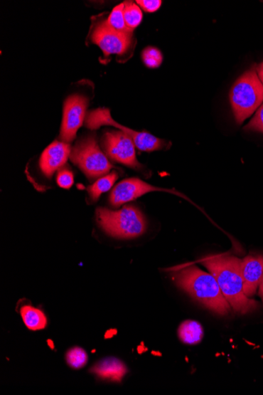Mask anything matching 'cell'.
I'll use <instances>...</instances> for the list:
<instances>
[{"label":"cell","instance_id":"obj_1","mask_svg":"<svg viewBox=\"0 0 263 395\" xmlns=\"http://www.w3.org/2000/svg\"><path fill=\"white\" fill-rule=\"evenodd\" d=\"M201 263L215 278L233 311L239 314H247L259 308V302L245 294L241 270L242 260L235 256L221 255L203 260Z\"/></svg>","mask_w":263,"mask_h":395},{"label":"cell","instance_id":"obj_2","mask_svg":"<svg viewBox=\"0 0 263 395\" xmlns=\"http://www.w3.org/2000/svg\"><path fill=\"white\" fill-rule=\"evenodd\" d=\"M177 286L205 308L219 316H226L231 306L218 286L215 278L195 265L180 268L171 275Z\"/></svg>","mask_w":263,"mask_h":395},{"label":"cell","instance_id":"obj_3","mask_svg":"<svg viewBox=\"0 0 263 395\" xmlns=\"http://www.w3.org/2000/svg\"><path fill=\"white\" fill-rule=\"evenodd\" d=\"M97 219L100 228L107 235L116 238H135L142 236L147 230L144 216L134 206H124L117 211L99 208Z\"/></svg>","mask_w":263,"mask_h":395},{"label":"cell","instance_id":"obj_4","mask_svg":"<svg viewBox=\"0 0 263 395\" xmlns=\"http://www.w3.org/2000/svg\"><path fill=\"white\" fill-rule=\"evenodd\" d=\"M263 101V85L254 70L240 77L230 92V103L238 124L257 111Z\"/></svg>","mask_w":263,"mask_h":395},{"label":"cell","instance_id":"obj_5","mask_svg":"<svg viewBox=\"0 0 263 395\" xmlns=\"http://www.w3.org/2000/svg\"><path fill=\"white\" fill-rule=\"evenodd\" d=\"M73 164L77 166L90 180L100 179L112 170V165L101 151L97 138L87 136L80 140L70 152Z\"/></svg>","mask_w":263,"mask_h":395},{"label":"cell","instance_id":"obj_6","mask_svg":"<svg viewBox=\"0 0 263 395\" xmlns=\"http://www.w3.org/2000/svg\"><path fill=\"white\" fill-rule=\"evenodd\" d=\"M90 39L105 56H123L132 48L133 34L117 32L107 25L106 20L99 19L92 21Z\"/></svg>","mask_w":263,"mask_h":395},{"label":"cell","instance_id":"obj_7","mask_svg":"<svg viewBox=\"0 0 263 395\" xmlns=\"http://www.w3.org/2000/svg\"><path fill=\"white\" fill-rule=\"evenodd\" d=\"M102 146L107 156L133 169H140L142 165L138 162L136 145L131 137L122 131L107 132L102 138Z\"/></svg>","mask_w":263,"mask_h":395},{"label":"cell","instance_id":"obj_8","mask_svg":"<svg viewBox=\"0 0 263 395\" xmlns=\"http://www.w3.org/2000/svg\"><path fill=\"white\" fill-rule=\"evenodd\" d=\"M87 104V99L80 95H73L65 100L60 131L63 142L68 144L75 140L78 129L84 122Z\"/></svg>","mask_w":263,"mask_h":395},{"label":"cell","instance_id":"obj_9","mask_svg":"<svg viewBox=\"0 0 263 395\" xmlns=\"http://www.w3.org/2000/svg\"><path fill=\"white\" fill-rule=\"evenodd\" d=\"M158 191L171 193L183 196L181 194L174 191L173 189L156 187L140 179L133 178L122 181L114 188L111 196H109V202H111L112 206L119 207L123 204L134 201L145 194Z\"/></svg>","mask_w":263,"mask_h":395},{"label":"cell","instance_id":"obj_10","mask_svg":"<svg viewBox=\"0 0 263 395\" xmlns=\"http://www.w3.org/2000/svg\"><path fill=\"white\" fill-rule=\"evenodd\" d=\"M70 146L68 143L55 142L43 151L40 161L41 170L45 177L52 178L70 156Z\"/></svg>","mask_w":263,"mask_h":395},{"label":"cell","instance_id":"obj_11","mask_svg":"<svg viewBox=\"0 0 263 395\" xmlns=\"http://www.w3.org/2000/svg\"><path fill=\"white\" fill-rule=\"evenodd\" d=\"M241 270L244 283V292L251 297L257 294L263 278V256L250 255L242 260Z\"/></svg>","mask_w":263,"mask_h":395},{"label":"cell","instance_id":"obj_12","mask_svg":"<svg viewBox=\"0 0 263 395\" xmlns=\"http://www.w3.org/2000/svg\"><path fill=\"white\" fill-rule=\"evenodd\" d=\"M91 372L101 379L119 383L127 375V368L117 358L108 357L95 364Z\"/></svg>","mask_w":263,"mask_h":395},{"label":"cell","instance_id":"obj_13","mask_svg":"<svg viewBox=\"0 0 263 395\" xmlns=\"http://www.w3.org/2000/svg\"><path fill=\"white\" fill-rule=\"evenodd\" d=\"M25 325L31 331H40L48 325L45 312L32 305H24L20 310Z\"/></svg>","mask_w":263,"mask_h":395},{"label":"cell","instance_id":"obj_14","mask_svg":"<svg viewBox=\"0 0 263 395\" xmlns=\"http://www.w3.org/2000/svg\"><path fill=\"white\" fill-rule=\"evenodd\" d=\"M180 339L188 345H195L200 342L203 337V329L199 322L186 320L178 329Z\"/></svg>","mask_w":263,"mask_h":395},{"label":"cell","instance_id":"obj_15","mask_svg":"<svg viewBox=\"0 0 263 395\" xmlns=\"http://www.w3.org/2000/svg\"><path fill=\"white\" fill-rule=\"evenodd\" d=\"M118 178L119 175L116 172L100 178L93 185L87 188L90 199L93 201H97L102 194L109 191L113 187Z\"/></svg>","mask_w":263,"mask_h":395},{"label":"cell","instance_id":"obj_16","mask_svg":"<svg viewBox=\"0 0 263 395\" xmlns=\"http://www.w3.org/2000/svg\"><path fill=\"white\" fill-rule=\"evenodd\" d=\"M124 18L130 31L141 24L143 14L141 7L133 1L124 2Z\"/></svg>","mask_w":263,"mask_h":395},{"label":"cell","instance_id":"obj_17","mask_svg":"<svg viewBox=\"0 0 263 395\" xmlns=\"http://www.w3.org/2000/svg\"><path fill=\"white\" fill-rule=\"evenodd\" d=\"M106 23L114 31L123 33H133L128 28L125 18H124V4H121L116 7L109 14V17L106 19Z\"/></svg>","mask_w":263,"mask_h":395},{"label":"cell","instance_id":"obj_18","mask_svg":"<svg viewBox=\"0 0 263 395\" xmlns=\"http://www.w3.org/2000/svg\"><path fill=\"white\" fill-rule=\"evenodd\" d=\"M65 358H67V362L70 367L75 369H82L85 367L87 359H89L85 350L80 347L70 349Z\"/></svg>","mask_w":263,"mask_h":395},{"label":"cell","instance_id":"obj_19","mask_svg":"<svg viewBox=\"0 0 263 395\" xmlns=\"http://www.w3.org/2000/svg\"><path fill=\"white\" fill-rule=\"evenodd\" d=\"M142 60L146 67L157 68L162 64L163 57L158 48L148 47L143 51Z\"/></svg>","mask_w":263,"mask_h":395},{"label":"cell","instance_id":"obj_20","mask_svg":"<svg viewBox=\"0 0 263 395\" xmlns=\"http://www.w3.org/2000/svg\"><path fill=\"white\" fill-rule=\"evenodd\" d=\"M57 182L60 187L70 189L74 184V175L67 169L61 170L58 174Z\"/></svg>","mask_w":263,"mask_h":395},{"label":"cell","instance_id":"obj_21","mask_svg":"<svg viewBox=\"0 0 263 395\" xmlns=\"http://www.w3.org/2000/svg\"><path fill=\"white\" fill-rule=\"evenodd\" d=\"M246 129L263 133V105L259 108L252 121L247 124Z\"/></svg>","mask_w":263,"mask_h":395},{"label":"cell","instance_id":"obj_22","mask_svg":"<svg viewBox=\"0 0 263 395\" xmlns=\"http://www.w3.org/2000/svg\"><path fill=\"white\" fill-rule=\"evenodd\" d=\"M136 3L144 11L149 13L156 12L162 5L161 0H138Z\"/></svg>","mask_w":263,"mask_h":395},{"label":"cell","instance_id":"obj_23","mask_svg":"<svg viewBox=\"0 0 263 395\" xmlns=\"http://www.w3.org/2000/svg\"><path fill=\"white\" fill-rule=\"evenodd\" d=\"M258 74H259V78L261 80V83L263 85V63H262L259 65V68H258Z\"/></svg>","mask_w":263,"mask_h":395},{"label":"cell","instance_id":"obj_24","mask_svg":"<svg viewBox=\"0 0 263 395\" xmlns=\"http://www.w3.org/2000/svg\"><path fill=\"white\" fill-rule=\"evenodd\" d=\"M259 295L260 296V297L262 298V302H263V278H262V281H261V283H260V285H259Z\"/></svg>","mask_w":263,"mask_h":395}]
</instances>
